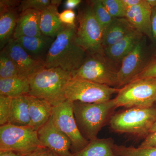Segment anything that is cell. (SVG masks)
Returning <instances> with one entry per match:
<instances>
[{
    "label": "cell",
    "instance_id": "1",
    "mask_svg": "<svg viewBox=\"0 0 156 156\" xmlns=\"http://www.w3.org/2000/svg\"><path fill=\"white\" fill-rule=\"evenodd\" d=\"M76 29L63 26L49 49L44 67L59 68L71 73L80 67L87 53L77 43Z\"/></svg>",
    "mask_w": 156,
    "mask_h": 156
},
{
    "label": "cell",
    "instance_id": "2",
    "mask_svg": "<svg viewBox=\"0 0 156 156\" xmlns=\"http://www.w3.org/2000/svg\"><path fill=\"white\" fill-rule=\"evenodd\" d=\"M72 80L71 73L59 68L44 67L29 77L28 95L47 101L53 107L66 100V89Z\"/></svg>",
    "mask_w": 156,
    "mask_h": 156
},
{
    "label": "cell",
    "instance_id": "3",
    "mask_svg": "<svg viewBox=\"0 0 156 156\" xmlns=\"http://www.w3.org/2000/svg\"><path fill=\"white\" fill-rule=\"evenodd\" d=\"M73 102L78 128L84 138L89 141L97 138L98 133L117 108L114 98L98 103Z\"/></svg>",
    "mask_w": 156,
    "mask_h": 156
},
{
    "label": "cell",
    "instance_id": "4",
    "mask_svg": "<svg viewBox=\"0 0 156 156\" xmlns=\"http://www.w3.org/2000/svg\"><path fill=\"white\" fill-rule=\"evenodd\" d=\"M156 122L154 105L150 108H131L113 115L109 125L115 132L147 136Z\"/></svg>",
    "mask_w": 156,
    "mask_h": 156
},
{
    "label": "cell",
    "instance_id": "5",
    "mask_svg": "<svg viewBox=\"0 0 156 156\" xmlns=\"http://www.w3.org/2000/svg\"><path fill=\"white\" fill-rule=\"evenodd\" d=\"M117 108H150L156 102V79L137 78L120 89L114 98Z\"/></svg>",
    "mask_w": 156,
    "mask_h": 156
},
{
    "label": "cell",
    "instance_id": "6",
    "mask_svg": "<svg viewBox=\"0 0 156 156\" xmlns=\"http://www.w3.org/2000/svg\"><path fill=\"white\" fill-rule=\"evenodd\" d=\"M77 19L79 27L76 29V41L87 54L104 55L102 45L103 30L90 5L80 9Z\"/></svg>",
    "mask_w": 156,
    "mask_h": 156
},
{
    "label": "cell",
    "instance_id": "7",
    "mask_svg": "<svg viewBox=\"0 0 156 156\" xmlns=\"http://www.w3.org/2000/svg\"><path fill=\"white\" fill-rule=\"evenodd\" d=\"M42 145L37 131L30 126L7 124L0 127V151H11L28 156Z\"/></svg>",
    "mask_w": 156,
    "mask_h": 156
},
{
    "label": "cell",
    "instance_id": "8",
    "mask_svg": "<svg viewBox=\"0 0 156 156\" xmlns=\"http://www.w3.org/2000/svg\"><path fill=\"white\" fill-rule=\"evenodd\" d=\"M104 55L87 54L80 67L71 73L72 79L83 80L118 88V72Z\"/></svg>",
    "mask_w": 156,
    "mask_h": 156
},
{
    "label": "cell",
    "instance_id": "9",
    "mask_svg": "<svg viewBox=\"0 0 156 156\" xmlns=\"http://www.w3.org/2000/svg\"><path fill=\"white\" fill-rule=\"evenodd\" d=\"M120 89L83 80L72 79L66 89V100L72 102L98 103L111 100Z\"/></svg>",
    "mask_w": 156,
    "mask_h": 156
},
{
    "label": "cell",
    "instance_id": "10",
    "mask_svg": "<svg viewBox=\"0 0 156 156\" xmlns=\"http://www.w3.org/2000/svg\"><path fill=\"white\" fill-rule=\"evenodd\" d=\"M52 118L53 123L68 137L71 142V151L75 154L89 143L78 128L73 112V102L68 100L53 107Z\"/></svg>",
    "mask_w": 156,
    "mask_h": 156
},
{
    "label": "cell",
    "instance_id": "11",
    "mask_svg": "<svg viewBox=\"0 0 156 156\" xmlns=\"http://www.w3.org/2000/svg\"><path fill=\"white\" fill-rule=\"evenodd\" d=\"M144 36L123 59L118 72V89L137 79L146 67V41Z\"/></svg>",
    "mask_w": 156,
    "mask_h": 156
},
{
    "label": "cell",
    "instance_id": "12",
    "mask_svg": "<svg viewBox=\"0 0 156 156\" xmlns=\"http://www.w3.org/2000/svg\"><path fill=\"white\" fill-rule=\"evenodd\" d=\"M38 136L43 146L57 156H74L71 151V142L68 137L53 123L52 116L37 131Z\"/></svg>",
    "mask_w": 156,
    "mask_h": 156
},
{
    "label": "cell",
    "instance_id": "13",
    "mask_svg": "<svg viewBox=\"0 0 156 156\" xmlns=\"http://www.w3.org/2000/svg\"><path fill=\"white\" fill-rule=\"evenodd\" d=\"M16 65L23 77H29L44 67V64L31 57L19 43L10 39L3 49Z\"/></svg>",
    "mask_w": 156,
    "mask_h": 156
},
{
    "label": "cell",
    "instance_id": "14",
    "mask_svg": "<svg viewBox=\"0 0 156 156\" xmlns=\"http://www.w3.org/2000/svg\"><path fill=\"white\" fill-rule=\"evenodd\" d=\"M152 8L146 0L127 9L126 18L135 30L153 40L151 28Z\"/></svg>",
    "mask_w": 156,
    "mask_h": 156
},
{
    "label": "cell",
    "instance_id": "15",
    "mask_svg": "<svg viewBox=\"0 0 156 156\" xmlns=\"http://www.w3.org/2000/svg\"><path fill=\"white\" fill-rule=\"evenodd\" d=\"M55 39L42 34L39 36L21 37L15 40L31 57L44 64Z\"/></svg>",
    "mask_w": 156,
    "mask_h": 156
},
{
    "label": "cell",
    "instance_id": "16",
    "mask_svg": "<svg viewBox=\"0 0 156 156\" xmlns=\"http://www.w3.org/2000/svg\"><path fill=\"white\" fill-rule=\"evenodd\" d=\"M144 36L134 30L119 41L105 48V56L113 63L122 62L123 59L135 48Z\"/></svg>",
    "mask_w": 156,
    "mask_h": 156
},
{
    "label": "cell",
    "instance_id": "17",
    "mask_svg": "<svg viewBox=\"0 0 156 156\" xmlns=\"http://www.w3.org/2000/svg\"><path fill=\"white\" fill-rule=\"evenodd\" d=\"M41 11L28 9L20 14L12 38L42 35L40 28Z\"/></svg>",
    "mask_w": 156,
    "mask_h": 156
},
{
    "label": "cell",
    "instance_id": "18",
    "mask_svg": "<svg viewBox=\"0 0 156 156\" xmlns=\"http://www.w3.org/2000/svg\"><path fill=\"white\" fill-rule=\"evenodd\" d=\"M26 96L30 117L29 126L37 131L50 119L53 106L44 99L29 95Z\"/></svg>",
    "mask_w": 156,
    "mask_h": 156
},
{
    "label": "cell",
    "instance_id": "19",
    "mask_svg": "<svg viewBox=\"0 0 156 156\" xmlns=\"http://www.w3.org/2000/svg\"><path fill=\"white\" fill-rule=\"evenodd\" d=\"M58 5L51 2L50 5L41 11L40 20V30L42 34L55 38L63 28L59 19Z\"/></svg>",
    "mask_w": 156,
    "mask_h": 156
},
{
    "label": "cell",
    "instance_id": "20",
    "mask_svg": "<svg viewBox=\"0 0 156 156\" xmlns=\"http://www.w3.org/2000/svg\"><path fill=\"white\" fill-rule=\"evenodd\" d=\"M134 30L125 17L114 18L103 31L104 49L119 41Z\"/></svg>",
    "mask_w": 156,
    "mask_h": 156
},
{
    "label": "cell",
    "instance_id": "21",
    "mask_svg": "<svg viewBox=\"0 0 156 156\" xmlns=\"http://www.w3.org/2000/svg\"><path fill=\"white\" fill-rule=\"evenodd\" d=\"M18 8L0 9V49L2 50L13 38L17 25Z\"/></svg>",
    "mask_w": 156,
    "mask_h": 156
},
{
    "label": "cell",
    "instance_id": "22",
    "mask_svg": "<svg viewBox=\"0 0 156 156\" xmlns=\"http://www.w3.org/2000/svg\"><path fill=\"white\" fill-rule=\"evenodd\" d=\"M27 95L12 98L8 124L18 126H30V120Z\"/></svg>",
    "mask_w": 156,
    "mask_h": 156
},
{
    "label": "cell",
    "instance_id": "23",
    "mask_svg": "<svg viewBox=\"0 0 156 156\" xmlns=\"http://www.w3.org/2000/svg\"><path fill=\"white\" fill-rule=\"evenodd\" d=\"M30 91L28 78L15 77L0 79V95L14 98L28 95Z\"/></svg>",
    "mask_w": 156,
    "mask_h": 156
},
{
    "label": "cell",
    "instance_id": "24",
    "mask_svg": "<svg viewBox=\"0 0 156 156\" xmlns=\"http://www.w3.org/2000/svg\"><path fill=\"white\" fill-rule=\"evenodd\" d=\"M112 138H98L89 140L83 149L74 154V156H116L114 151Z\"/></svg>",
    "mask_w": 156,
    "mask_h": 156
},
{
    "label": "cell",
    "instance_id": "25",
    "mask_svg": "<svg viewBox=\"0 0 156 156\" xmlns=\"http://www.w3.org/2000/svg\"><path fill=\"white\" fill-rule=\"evenodd\" d=\"M23 77L12 59L2 50L0 53V79Z\"/></svg>",
    "mask_w": 156,
    "mask_h": 156
},
{
    "label": "cell",
    "instance_id": "26",
    "mask_svg": "<svg viewBox=\"0 0 156 156\" xmlns=\"http://www.w3.org/2000/svg\"><path fill=\"white\" fill-rule=\"evenodd\" d=\"M116 156H156V147H135L115 144Z\"/></svg>",
    "mask_w": 156,
    "mask_h": 156
},
{
    "label": "cell",
    "instance_id": "27",
    "mask_svg": "<svg viewBox=\"0 0 156 156\" xmlns=\"http://www.w3.org/2000/svg\"><path fill=\"white\" fill-rule=\"evenodd\" d=\"M89 5L104 31L111 23L113 18L105 9L101 0L91 1L89 2Z\"/></svg>",
    "mask_w": 156,
    "mask_h": 156
},
{
    "label": "cell",
    "instance_id": "28",
    "mask_svg": "<svg viewBox=\"0 0 156 156\" xmlns=\"http://www.w3.org/2000/svg\"><path fill=\"white\" fill-rule=\"evenodd\" d=\"M113 18H126L127 9L122 0H101Z\"/></svg>",
    "mask_w": 156,
    "mask_h": 156
},
{
    "label": "cell",
    "instance_id": "29",
    "mask_svg": "<svg viewBox=\"0 0 156 156\" xmlns=\"http://www.w3.org/2000/svg\"><path fill=\"white\" fill-rule=\"evenodd\" d=\"M50 0H23L20 3L18 12L20 13L28 9L42 11L50 5Z\"/></svg>",
    "mask_w": 156,
    "mask_h": 156
},
{
    "label": "cell",
    "instance_id": "30",
    "mask_svg": "<svg viewBox=\"0 0 156 156\" xmlns=\"http://www.w3.org/2000/svg\"><path fill=\"white\" fill-rule=\"evenodd\" d=\"M12 98L0 95V125L8 124V119L11 111Z\"/></svg>",
    "mask_w": 156,
    "mask_h": 156
},
{
    "label": "cell",
    "instance_id": "31",
    "mask_svg": "<svg viewBox=\"0 0 156 156\" xmlns=\"http://www.w3.org/2000/svg\"><path fill=\"white\" fill-rule=\"evenodd\" d=\"M59 19L63 25L76 27V14L73 10H66L59 13Z\"/></svg>",
    "mask_w": 156,
    "mask_h": 156
},
{
    "label": "cell",
    "instance_id": "32",
    "mask_svg": "<svg viewBox=\"0 0 156 156\" xmlns=\"http://www.w3.org/2000/svg\"><path fill=\"white\" fill-rule=\"evenodd\" d=\"M144 78H152L156 79V59L150 64H148L146 67L137 77Z\"/></svg>",
    "mask_w": 156,
    "mask_h": 156
},
{
    "label": "cell",
    "instance_id": "33",
    "mask_svg": "<svg viewBox=\"0 0 156 156\" xmlns=\"http://www.w3.org/2000/svg\"><path fill=\"white\" fill-rule=\"evenodd\" d=\"M139 147H156V131L148 134Z\"/></svg>",
    "mask_w": 156,
    "mask_h": 156
},
{
    "label": "cell",
    "instance_id": "34",
    "mask_svg": "<svg viewBox=\"0 0 156 156\" xmlns=\"http://www.w3.org/2000/svg\"><path fill=\"white\" fill-rule=\"evenodd\" d=\"M20 1L13 0H1L0 9L18 8Z\"/></svg>",
    "mask_w": 156,
    "mask_h": 156
},
{
    "label": "cell",
    "instance_id": "35",
    "mask_svg": "<svg viewBox=\"0 0 156 156\" xmlns=\"http://www.w3.org/2000/svg\"><path fill=\"white\" fill-rule=\"evenodd\" d=\"M28 156H57L48 148L41 147Z\"/></svg>",
    "mask_w": 156,
    "mask_h": 156
},
{
    "label": "cell",
    "instance_id": "36",
    "mask_svg": "<svg viewBox=\"0 0 156 156\" xmlns=\"http://www.w3.org/2000/svg\"><path fill=\"white\" fill-rule=\"evenodd\" d=\"M151 28L153 40L156 41V7L152 8L151 14Z\"/></svg>",
    "mask_w": 156,
    "mask_h": 156
},
{
    "label": "cell",
    "instance_id": "37",
    "mask_svg": "<svg viewBox=\"0 0 156 156\" xmlns=\"http://www.w3.org/2000/svg\"><path fill=\"white\" fill-rule=\"evenodd\" d=\"M82 2L81 0H67L64 3V7L66 10H73Z\"/></svg>",
    "mask_w": 156,
    "mask_h": 156
},
{
    "label": "cell",
    "instance_id": "38",
    "mask_svg": "<svg viewBox=\"0 0 156 156\" xmlns=\"http://www.w3.org/2000/svg\"><path fill=\"white\" fill-rule=\"evenodd\" d=\"M122 1L127 9L128 8L138 5L142 2V0H122Z\"/></svg>",
    "mask_w": 156,
    "mask_h": 156
},
{
    "label": "cell",
    "instance_id": "39",
    "mask_svg": "<svg viewBox=\"0 0 156 156\" xmlns=\"http://www.w3.org/2000/svg\"><path fill=\"white\" fill-rule=\"evenodd\" d=\"M0 156H26L11 151H0Z\"/></svg>",
    "mask_w": 156,
    "mask_h": 156
},
{
    "label": "cell",
    "instance_id": "40",
    "mask_svg": "<svg viewBox=\"0 0 156 156\" xmlns=\"http://www.w3.org/2000/svg\"><path fill=\"white\" fill-rule=\"evenodd\" d=\"M152 8L156 7V0H146Z\"/></svg>",
    "mask_w": 156,
    "mask_h": 156
},
{
    "label": "cell",
    "instance_id": "41",
    "mask_svg": "<svg viewBox=\"0 0 156 156\" xmlns=\"http://www.w3.org/2000/svg\"><path fill=\"white\" fill-rule=\"evenodd\" d=\"M155 131H156V122L154 124L153 126L151 128L150 131V133L155 132Z\"/></svg>",
    "mask_w": 156,
    "mask_h": 156
}]
</instances>
